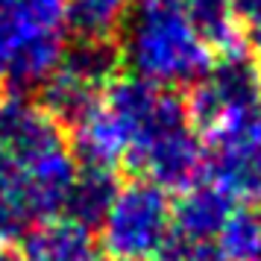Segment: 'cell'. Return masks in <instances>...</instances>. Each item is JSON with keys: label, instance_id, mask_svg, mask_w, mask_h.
<instances>
[{"label": "cell", "instance_id": "3957f363", "mask_svg": "<svg viewBox=\"0 0 261 261\" xmlns=\"http://www.w3.org/2000/svg\"><path fill=\"white\" fill-rule=\"evenodd\" d=\"M97 226L106 261H162L173 241V202L165 188L132 179L118 185Z\"/></svg>", "mask_w": 261, "mask_h": 261}, {"label": "cell", "instance_id": "6da1fadb", "mask_svg": "<svg viewBox=\"0 0 261 261\" xmlns=\"http://www.w3.org/2000/svg\"><path fill=\"white\" fill-rule=\"evenodd\" d=\"M118 56L135 80L173 91L212 68L214 50L185 0H141L120 30Z\"/></svg>", "mask_w": 261, "mask_h": 261}, {"label": "cell", "instance_id": "5b68a950", "mask_svg": "<svg viewBox=\"0 0 261 261\" xmlns=\"http://www.w3.org/2000/svg\"><path fill=\"white\" fill-rule=\"evenodd\" d=\"M118 62L120 56L112 44L76 41V47L65 50L62 65L41 85V106L59 123H76L100 103L115 80Z\"/></svg>", "mask_w": 261, "mask_h": 261}, {"label": "cell", "instance_id": "e0dca14e", "mask_svg": "<svg viewBox=\"0 0 261 261\" xmlns=\"http://www.w3.org/2000/svg\"><path fill=\"white\" fill-rule=\"evenodd\" d=\"M249 56L255 59V65L261 68V27H255V36H252V50H249Z\"/></svg>", "mask_w": 261, "mask_h": 261}, {"label": "cell", "instance_id": "ba28073f", "mask_svg": "<svg viewBox=\"0 0 261 261\" xmlns=\"http://www.w3.org/2000/svg\"><path fill=\"white\" fill-rule=\"evenodd\" d=\"M15 261H106V255L91 226L59 214L27 226Z\"/></svg>", "mask_w": 261, "mask_h": 261}, {"label": "cell", "instance_id": "8fae6325", "mask_svg": "<svg viewBox=\"0 0 261 261\" xmlns=\"http://www.w3.org/2000/svg\"><path fill=\"white\" fill-rule=\"evenodd\" d=\"M135 0H65V27L76 41L112 44L129 18Z\"/></svg>", "mask_w": 261, "mask_h": 261}, {"label": "cell", "instance_id": "7a4b0ae2", "mask_svg": "<svg viewBox=\"0 0 261 261\" xmlns=\"http://www.w3.org/2000/svg\"><path fill=\"white\" fill-rule=\"evenodd\" d=\"M65 0H0V73L41 88L65 56Z\"/></svg>", "mask_w": 261, "mask_h": 261}, {"label": "cell", "instance_id": "9c48e42d", "mask_svg": "<svg viewBox=\"0 0 261 261\" xmlns=\"http://www.w3.org/2000/svg\"><path fill=\"white\" fill-rule=\"evenodd\" d=\"M235 205L238 202L214 182H194L182 188V197L173 202V241L191 247H212L214 235Z\"/></svg>", "mask_w": 261, "mask_h": 261}, {"label": "cell", "instance_id": "30bf717a", "mask_svg": "<svg viewBox=\"0 0 261 261\" xmlns=\"http://www.w3.org/2000/svg\"><path fill=\"white\" fill-rule=\"evenodd\" d=\"M71 126H73V159H80L83 167L115 170V165H120L126 159V144H123L120 126L109 115L103 100Z\"/></svg>", "mask_w": 261, "mask_h": 261}, {"label": "cell", "instance_id": "ac0fdd59", "mask_svg": "<svg viewBox=\"0 0 261 261\" xmlns=\"http://www.w3.org/2000/svg\"><path fill=\"white\" fill-rule=\"evenodd\" d=\"M0 261H15V258H12V252L6 249V241H3V238H0Z\"/></svg>", "mask_w": 261, "mask_h": 261}, {"label": "cell", "instance_id": "ffe728a7", "mask_svg": "<svg viewBox=\"0 0 261 261\" xmlns=\"http://www.w3.org/2000/svg\"><path fill=\"white\" fill-rule=\"evenodd\" d=\"M0 80H3V73H0Z\"/></svg>", "mask_w": 261, "mask_h": 261}, {"label": "cell", "instance_id": "7c38bea8", "mask_svg": "<svg viewBox=\"0 0 261 261\" xmlns=\"http://www.w3.org/2000/svg\"><path fill=\"white\" fill-rule=\"evenodd\" d=\"M217 261H255L261 255V212L252 205H235L212 241Z\"/></svg>", "mask_w": 261, "mask_h": 261}, {"label": "cell", "instance_id": "8992f818", "mask_svg": "<svg viewBox=\"0 0 261 261\" xmlns=\"http://www.w3.org/2000/svg\"><path fill=\"white\" fill-rule=\"evenodd\" d=\"M208 182L223 188L232 200L247 205L261 202V112L241 126L214 135L205 153Z\"/></svg>", "mask_w": 261, "mask_h": 261}, {"label": "cell", "instance_id": "5bb4252c", "mask_svg": "<svg viewBox=\"0 0 261 261\" xmlns=\"http://www.w3.org/2000/svg\"><path fill=\"white\" fill-rule=\"evenodd\" d=\"M33 223V212L27 202L24 176L6 153H0V238L18 235Z\"/></svg>", "mask_w": 261, "mask_h": 261}, {"label": "cell", "instance_id": "9a60e30c", "mask_svg": "<svg viewBox=\"0 0 261 261\" xmlns=\"http://www.w3.org/2000/svg\"><path fill=\"white\" fill-rule=\"evenodd\" d=\"M162 261H217V255L212 252V247H191V244L170 241Z\"/></svg>", "mask_w": 261, "mask_h": 261}, {"label": "cell", "instance_id": "4fadbf2b", "mask_svg": "<svg viewBox=\"0 0 261 261\" xmlns=\"http://www.w3.org/2000/svg\"><path fill=\"white\" fill-rule=\"evenodd\" d=\"M118 191L115 182V170H103V167H80V173L73 179L71 197L65 205V217L80 220L85 226L100 223V217L106 214L109 202Z\"/></svg>", "mask_w": 261, "mask_h": 261}, {"label": "cell", "instance_id": "52a82bcc", "mask_svg": "<svg viewBox=\"0 0 261 261\" xmlns=\"http://www.w3.org/2000/svg\"><path fill=\"white\" fill-rule=\"evenodd\" d=\"M62 147H68L62 123L41 103L21 94L0 103V153L15 165H27Z\"/></svg>", "mask_w": 261, "mask_h": 261}, {"label": "cell", "instance_id": "277c9868", "mask_svg": "<svg viewBox=\"0 0 261 261\" xmlns=\"http://www.w3.org/2000/svg\"><path fill=\"white\" fill-rule=\"evenodd\" d=\"M188 118L200 135H223L261 112V68L247 50L223 53L194 83Z\"/></svg>", "mask_w": 261, "mask_h": 261}, {"label": "cell", "instance_id": "d6986e66", "mask_svg": "<svg viewBox=\"0 0 261 261\" xmlns=\"http://www.w3.org/2000/svg\"><path fill=\"white\" fill-rule=\"evenodd\" d=\"M255 261H261V255H258V258H255Z\"/></svg>", "mask_w": 261, "mask_h": 261}, {"label": "cell", "instance_id": "2e32d148", "mask_svg": "<svg viewBox=\"0 0 261 261\" xmlns=\"http://www.w3.org/2000/svg\"><path fill=\"white\" fill-rule=\"evenodd\" d=\"M241 27H261V0H232Z\"/></svg>", "mask_w": 261, "mask_h": 261}]
</instances>
